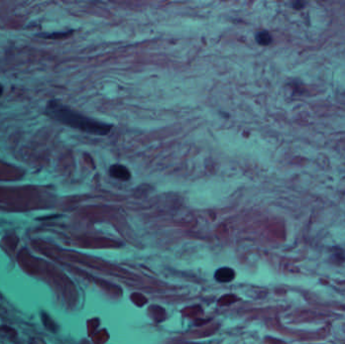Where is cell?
Listing matches in <instances>:
<instances>
[{"label":"cell","mask_w":345,"mask_h":344,"mask_svg":"<svg viewBox=\"0 0 345 344\" xmlns=\"http://www.w3.org/2000/svg\"><path fill=\"white\" fill-rule=\"evenodd\" d=\"M294 7L296 8V9H301V8H303V6L305 5V3L304 2H302V1H296V2H294Z\"/></svg>","instance_id":"5b68a950"},{"label":"cell","mask_w":345,"mask_h":344,"mask_svg":"<svg viewBox=\"0 0 345 344\" xmlns=\"http://www.w3.org/2000/svg\"><path fill=\"white\" fill-rule=\"evenodd\" d=\"M256 41L261 46H268L272 42L271 34L266 30H262L257 32L256 34Z\"/></svg>","instance_id":"277c9868"},{"label":"cell","mask_w":345,"mask_h":344,"mask_svg":"<svg viewBox=\"0 0 345 344\" xmlns=\"http://www.w3.org/2000/svg\"><path fill=\"white\" fill-rule=\"evenodd\" d=\"M47 113L54 120L89 134L104 136L112 130L111 124L87 117L71 109L58 100H51L48 103Z\"/></svg>","instance_id":"6da1fadb"},{"label":"cell","mask_w":345,"mask_h":344,"mask_svg":"<svg viewBox=\"0 0 345 344\" xmlns=\"http://www.w3.org/2000/svg\"><path fill=\"white\" fill-rule=\"evenodd\" d=\"M215 278L218 282H222V283L230 282L234 278V271L231 268L222 267L216 271Z\"/></svg>","instance_id":"3957f363"},{"label":"cell","mask_w":345,"mask_h":344,"mask_svg":"<svg viewBox=\"0 0 345 344\" xmlns=\"http://www.w3.org/2000/svg\"><path fill=\"white\" fill-rule=\"evenodd\" d=\"M109 175L112 178L120 181H130L132 178V173L130 172V170L125 166L119 164H115L110 167V169H109Z\"/></svg>","instance_id":"7a4b0ae2"},{"label":"cell","mask_w":345,"mask_h":344,"mask_svg":"<svg viewBox=\"0 0 345 344\" xmlns=\"http://www.w3.org/2000/svg\"><path fill=\"white\" fill-rule=\"evenodd\" d=\"M2 92H3V88H2V86H1V85H0V96H1Z\"/></svg>","instance_id":"8992f818"}]
</instances>
